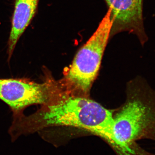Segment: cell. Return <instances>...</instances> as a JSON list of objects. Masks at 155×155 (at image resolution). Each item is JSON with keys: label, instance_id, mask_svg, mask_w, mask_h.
Returning a JSON list of instances; mask_svg holds the SVG:
<instances>
[{"label": "cell", "instance_id": "6da1fadb", "mask_svg": "<svg viewBox=\"0 0 155 155\" xmlns=\"http://www.w3.org/2000/svg\"><path fill=\"white\" fill-rule=\"evenodd\" d=\"M34 114L14 116L10 133L13 138L53 126L81 128L109 141L112 135L114 116L110 111L85 97L62 95L41 106Z\"/></svg>", "mask_w": 155, "mask_h": 155}, {"label": "cell", "instance_id": "7a4b0ae2", "mask_svg": "<svg viewBox=\"0 0 155 155\" xmlns=\"http://www.w3.org/2000/svg\"><path fill=\"white\" fill-rule=\"evenodd\" d=\"M127 100L114 116L108 143L117 155H147L137 140L155 142V90L145 78L130 82Z\"/></svg>", "mask_w": 155, "mask_h": 155}, {"label": "cell", "instance_id": "3957f363", "mask_svg": "<svg viewBox=\"0 0 155 155\" xmlns=\"http://www.w3.org/2000/svg\"><path fill=\"white\" fill-rule=\"evenodd\" d=\"M113 25L110 9L101 21L94 33L80 48L65 75L63 84L69 91L88 94L99 70L102 59L110 38Z\"/></svg>", "mask_w": 155, "mask_h": 155}, {"label": "cell", "instance_id": "277c9868", "mask_svg": "<svg viewBox=\"0 0 155 155\" xmlns=\"http://www.w3.org/2000/svg\"><path fill=\"white\" fill-rule=\"evenodd\" d=\"M44 81L38 83L17 78H0V100L11 108L14 116L23 114L25 108L34 105L48 104L64 93L62 83L51 75H45Z\"/></svg>", "mask_w": 155, "mask_h": 155}, {"label": "cell", "instance_id": "5b68a950", "mask_svg": "<svg viewBox=\"0 0 155 155\" xmlns=\"http://www.w3.org/2000/svg\"><path fill=\"white\" fill-rule=\"evenodd\" d=\"M110 9L113 25L111 38L128 32L137 37L142 45L147 41L143 17V0H105Z\"/></svg>", "mask_w": 155, "mask_h": 155}, {"label": "cell", "instance_id": "8992f818", "mask_svg": "<svg viewBox=\"0 0 155 155\" xmlns=\"http://www.w3.org/2000/svg\"><path fill=\"white\" fill-rule=\"evenodd\" d=\"M40 0H15L8 41V60H11L19 39L37 12Z\"/></svg>", "mask_w": 155, "mask_h": 155}]
</instances>
